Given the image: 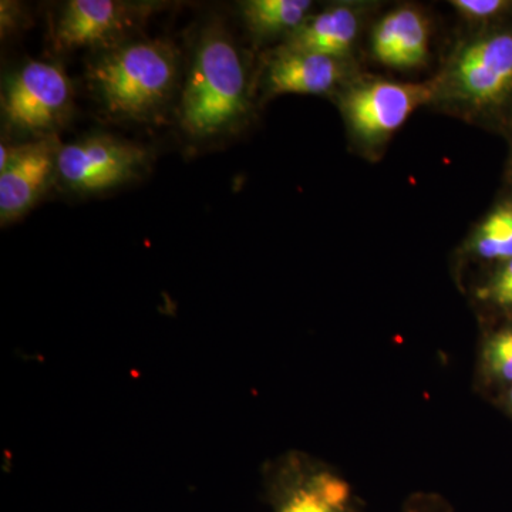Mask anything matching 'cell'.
Here are the masks:
<instances>
[{"label": "cell", "instance_id": "obj_14", "mask_svg": "<svg viewBox=\"0 0 512 512\" xmlns=\"http://www.w3.org/2000/svg\"><path fill=\"white\" fill-rule=\"evenodd\" d=\"M477 249L484 258L512 259V210H498L485 221L477 238Z\"/></svg>", "mask_w": 512, "mask_h": 512}, {"label": "cell", "instance_id": "obj_18", "mask_svg": "<svg viewBox=\"0 0 512 512\" xmlns=\"http://www.w3.org/2000/svg\"><path fill=\"white\" fill-rule=\"evenodd\" d=\"M491 295L500 305L512 306V259L495 279Z\"/></svg>", "mask_w": 512, "mask_h": 512}, {"label": "cell", "instance_id": "obj_8", "mask_svg": "<svg viewBox=\"0 0 512 512\" xmlns=\"http://www.w3.org/2000/svg\"><path fill=\"white\" fill-rule=\"evenodd\" d=\"M454 77L461 94L474 103L503 96L512 84V37L495 36L468 47L458 59Z\"/></svg>", "mask_w": 512, "mask_h": 512}, {"label": "cell", "instance_id": "obj_11", "mask_svg": "<svg viewBox=\"0 0 512 512\" xmlns=\"http://www.w3.org/2000/svg\"><path fill=\"white\" fill-rule=\"evenodd\" d=\"M276 512H350L348 484L320 474L286 494Z\"/></svg>", "mask_w": 512, "mask_h": 512}, {"label": "cell", "instance_id": "obj_2", "mask_svg": "<svg viewBox=\"0 0 512 512\" xmlns=\"http://www.w3.org/2000/svg\"><path fill=\"white\" fill-rule=\"evenodd\" d=\"M248 110L247 73L237 46L222 26L208 25L198 39L181 93V126L200 140L224 136Z\"/></svg>", "mask_w": 512, "mask_h": 512}, {"label": "cell", "instance_id": "obj_10", "mask_svg": "<svg viewBox=\"0 0 512 512\" xmlns=\"http://www.w3.org/2000/svg\"><path fill=\"white\" fill-rule=\"evenodd\" d=\"M356 33L355 13L348 8H333L306 19L293 30L285 49L339 59L352 47Z\"/></svg>", "mask_w": 512, "mask_h": 512}, {"label": "cell", "instance_id": "obj_17", "mask_svg": "<svg viewBox=\"0 0 512 512\" xmlns=\"http://www.w3.org/2000/svg\"><path fill=\"white\" fill-rule=\"evenodd\" d=\"M453 5L468 18H487L505 5L501 0H453Z\"/></svg>", "mask_w": 512, "mask_h": 512}, {"label": "cell", "instance_id": "obj_3", "mask_svg": "<svg viewBox=\"0 0 512 512\" xmlns=\"http://www.w3.org/2000/svg\"><path fill=\"white\" fill-rule=\"evenodd\" d=\"M72 103V83L62 67L30 60L6 83L2 111L10 127L42 138L63 126Z\"/></svg>", "mask_w": 512, "mask_h": 512}, {"label": "cell", "instance_id": "obj_7", "mask_svg": "<svg viewBox=\"0 0 512 512\" xmlns=\"http://www.w3.org/2000/svg\"><path fill=\"white\" fill-rule=\"evenodd\" d=\"M439 83H370L346 97L345 110L357 134L366 138L392 133L414 110L429 103Z\"/></svg>", "mask_w": 512, "mask_h": 512}, {"label": "cell", "instance_id": "obj_4", "mask_svg": "<svg viewBox=\"0 0 512 512\" xmlns=\"http://www.w3.org/2000/svg\"><path fill=\"white\" fill-rule=\"evenodd\" d=\"M144 160L140 147L96 136L60 147L56 174L73 191L99 192L136 177Z\"/></svg>", "mask_w": 512, "mask_h": 512}, {"label": "cell", "instance_id": "obj_5", "mask_svg": "<svg viewBox=\"0 0 512 512\" xmlns=\"http://www.w3.org/2000/svg\"><path fill=\"white\" fill-rule=\"evenodd\" d=\"M59 141L42 137L25 146L0 147V220H18L46 190L57 171Z\"/></svg>", "mask_w": 512, "mask_h": 512}, {"label": "cell", "instance_id": "obj_20", "mask_svg": "<svg viewBox=\"0 0 512 512\" xmlns=\"http://www.w3.org/2000/svg\"><path fill=\"white\" fill-rule=\"evenodd\" d=\"M511 400H512V392H511Z\"/></svg>", "mask_w": 512, "mask_h": 512}, {"label": "cell", "instance_id": "obj_12", "mask_svg": "<svg viewBox=\"0 0 512 512\" xmlns=\"http://www.w3.org/2000/svg\"><path fill=\"white\" fill-rule=\"evenodd\" d=\"M309 0H251L242 5L245 22L256 35L268 36L295 30L305 22Z\"/></svg>", "mask_w": 512, "mask_h": 512}, {"label": "cell", "instance_id": "obj_15", "mask_svg": "<svg viewBox=\"0 0 512 512\" xmlns=\"http://www.w3.org/2000/svg\"><path fill=\"white\" fill-rule=\"evenodd\" d=\"M485 362L495 376L512 380V330L490 340L485 349Z\"/></svg>", "mask_w": 512, "mask_h": 512}, {"label": "cell", "instance_id": "obj_16", "mask_svg": "<svg viewBox=\"0 0 512 512\" xmlns=\"http://www.w3.org/2000/svg\"><path fill=\"white\" fill-rule=\"evenodd\" d=\"M400 26H402V9L390 13L377 25L375 35H373V52L377 59L384 64H389L392 59Z\"/></svg>", "mask_w": 512, "mask_h": 512}, {"label": "cell", "instance_id": "obj_1", "mask_svg": "<svg viewBox=\"0 0 512 512\" xmlns=\"http://www.w3.org/2000/svg\"><path fill=\"white\" fill-rule=\"evenodd\" d=\"M178 74V50L173 43L143 40L101 53L87 67V82L110 117L147 123L170 106Z\"/></svg>", "mask_w": 512, "mask_h": 512}, {"label": "cell", "instance_id": "obj_19", "mask_svg": "<svg viewBox=\"0 0 512 512\" xmlns=\"http://www.w3.org/2000/svg\"><path fill=\"white\" fill-rule=\"evenodd\" d=\"M407 512H433L429 510L427 507H421V505H416V507L409 508Z\"/></svg>", "mask_w": 512, "mask_h": 512}, {"label": "cell", "instance_id": "obj_13", "mask_svg": "<svg viewBox=\"0 0 512 512\" xmlns=\"http://www.w3.org/2000/svg\"><path fill=\"white\" fill-rule=\"evenodd\" d=\"M426 23L419 13L402 9V26L389 66L410 67L423 62L427 56Z\"/></svg>", "mask_w": 512, "mask_h": 512}, {"label": "cell", "instance_id": "obj_9", "mask_svg": "<svg viewBox=\"0 0 512 512\" xmlns=\"http://www.w3.org/2000/svg\"><path fill=\"white\" fill-rule=\"evenodd\" d=\"M342 77L335 57L284 49L269 64L266 86L274 94L329 92Z\"/></svg>", "mask_w": 512, "mask_h": 512}, {"label": "cell", "instance_id": "obj_6", "mask_svg": "<svg viewBox=\"0 0 512 512\" xmlns=\"http://www.w3.org/2000/svg\"><path fill=\"white\" fill-rule=\"evenodd\" d=\"M146 9L116 0H70L53 28V43L59 50L111 49L123 43Z\"/></svg>", "mask_w": 512, "mask_h": 512}]
</instances>
